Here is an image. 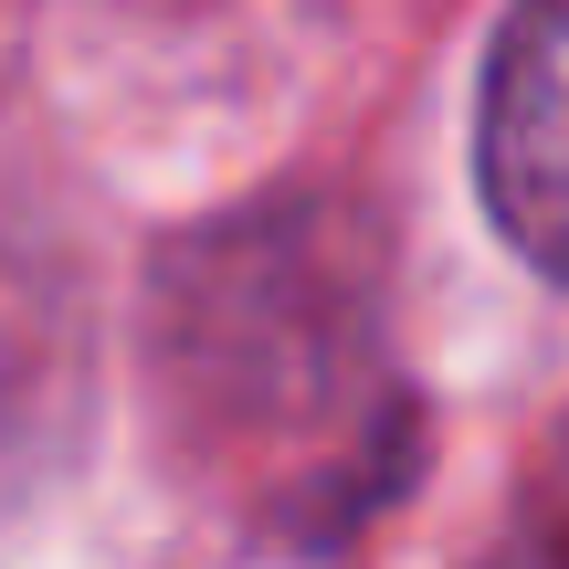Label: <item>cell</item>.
<instances>
[{
	"mask_svg": "<svg viewBox=\"0 0 569 569\" xmlns=\"http://www.w3.org/2000/svg\"><path fill=\"white\" fill-rule=\"evenodd\" d=\"M475 180H486L496 232L549 284H569V0H517L496 32Z\"/></svg>",
	"mask_w": 569,
	"mask_h": 569,
	"instance_id": "cell-1",
	"label": "cell"
},
{
	"mask_svg": "<svg viewBox=\"0 0 569 569\" xmlns=\"http://www.w3.org/2000/svg\"><path fill=\"white\" fill-rule=\"evenodd\" d=\"M486 569H569V422L538 443L528 486L507 496V528H496Z\"/></svg>",
	"mask_w": 569,
	"mask_h": 569,
	"instance_id": "cell-2",
	"label": "cell"
}]
</instances>
